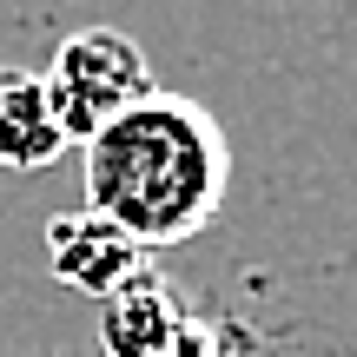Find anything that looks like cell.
Masks as SVG:
<instances>
[{"label": "cell", "mask_w": 357, "mask_h": 357, "mask_svg": "<svg viewBox=\"0 0 357 357\" xmlns=\"http://www.w3.org/2000/svg\"><path fill=\"white\" fill-rule=\"evenodd\" d=\"M231 146L225 126L185 93H146L86 139V205L106 212L146 252L199 238L225 212Z\"/></svg>", "instance_id": "1"}, {"label": "cell", "mask_w": 357, "mask_h": 357, "mask_svg": "<svg viewBox=\"0 0 357 357\" xmlns=\"http://www.w3.org/2000/svg\"><path fill=\"white\" fill-rule=\"evenodd\" d=\"M47 106L60 119L66 146H86L106 119H119L126 106H139L153 93V66H146L139 40L119 33V26H79V33L60 40L47 73Z\"/></svg>", "instance_id": "2"}, {"label": "cell", "mask_w": 357, "mask_h": 357, "mask_svg": "<svg viewBox=\"0 0 357 357\" xmlns=\"http://www.w3.org/2000/svg\"><path fill=\"white\" fill-rule=\"evenodd\" d=\"M100 337H106V357H218L212 324H205L199 311H192V298L172 291L159 271H146L126 291L106 298Z\"/></svg>", "instance_id": "3"}, {"label": "cell", "mask_w": 357, "mask_h": 357, "mask_svg": "<svg viewBox=\"0 0 357 357\" xmlns=\"http://www.w3.org/2000/svg\"><path fill=\"white\" fill-rule=\"evenodd\" d=\"M47 252H53V278L86 291V298H100V305L113 291H126L132 278L153 271V252H146L132 231H119L106 212H93V205L53 218L47 225Z\"/></svg>", "instance_id": "4"}, {"label": "cell", "mask_w": 357, "mask_h": 357, "mask_svg": "<svg viewBox=\"0 0 357 357\" xmlns=\"http://www.w3.org/2000/svg\"><path fill=\"white\" fill-rule=\"evenodd\" d=\"M66 153V132L47 106V79L33 66H0V166L40 172Z\"/></svg>", "instance_id": "5"}]
</instances>
